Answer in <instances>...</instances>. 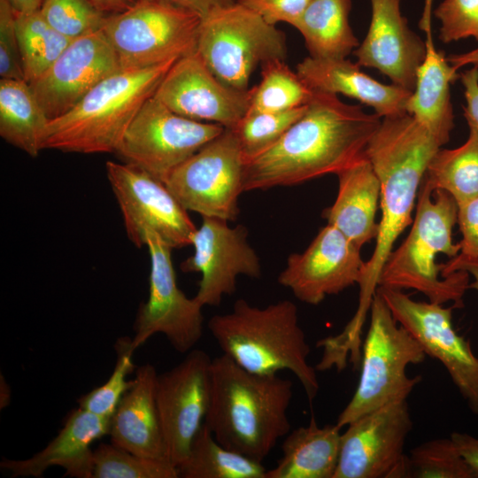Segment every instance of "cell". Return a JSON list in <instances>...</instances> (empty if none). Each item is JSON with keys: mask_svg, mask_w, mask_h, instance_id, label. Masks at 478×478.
I'll use <instances>...</instances> for the list:
<instances>
[{"mask_svg": "<svg viewBox=\"0 0 478 478\" xmlns=\"http://www.w3.org/2000/svg\"><path fill=\"white\" fill-rule=\"evenodd\" d=\"M177 467L167 459L135 454L112 443L94 450L92 478H178Z\"/></svg>", "mask_w": 478, "mask_h": 478, "instance_id": "cell-34", "label": "cell"}, {"mask_svg": "<svg viewBox=\"0 0 478 478\" xmlns=\"http://www.w3.org/2000/svg\"><path fill=\"white\" fill-rule=\"evenodd\" d=\"M447 60L456 71L467 65L478 66V48L465 53L451 54Z\"/></svg>", "mask_w": 478, "mask_h": 478, "instance_id": "cell-47", "label": "cell"}, {"mask_svg": "<svg viewBox=\"0 0 478 478\" xmlns=\"http://www.w3.org/2000/svg\"><path fill=\"white\" fill-rule=\"evenodd\" d=\"M441 21L443 42L474 37L478 41V0H444L434 12Z\"/></svg>", "mask_w": 478, "mask_h": 478, "instance_id": "cell-39", "label": "cell"}, {"mask_svg": "<svg viewBox=\"0 0 478 478\" xmlns=\"http://www.w3.org/2000/svg\"><path fill=\"white\" fill-rule=\"evenodd\" d=\"M0 75L1 79L24 80L16 12L5 0H0Z\"/></svg>", "mask_w": 478, "mask_h": 478, "instance_id": "cell-41", "label": "cell"}, {"mask_svg": "<svg viewBox=\"0 0 478 478\" xmlns=\"http://www.w3.org/2000/svg\"><path fill=\"white\" fill-rule=\"evenodd\" d=\"M212 358L191 350L170 370L158 374L156 400L166 457L176 467L204 423L211 395Z\"/></svg>", "mask_w": 478, "mask_h": 478, "instance_id": "cell-16", "label": "cell"}, {"mask_svg": "<svg viewBox=\"0 0 478 478\" xmlns=\"http://www.w3.org/2000/svg\"><path fill=\"white\" fill-rule=\"evenodd\" d=\"M293 383L249 372L221 354L212 359L204 424L224 447L262 462L290 430Z\"/></svg>", "mask_w": 478, "mask_h": 478, "instance_id": "cell-3", "label": "cell"}, {"mask_svg": "<svg viewBox=\"0 0 478 478\" xmlns=\"http://www.w3.org/2000/svg\"><path fill=\"white\" fill-rule=\"evenodd\" d=\"M97 10L104 14H115L129 9L135 0H88Z\"/></svg>", "mask_w": 478, "mask_h": 478, "instance_id": "cell-46", "label": "cell"}, {"mask_svg": "<svg viewBox=\"0 0 478 478\" xmlns=\"http://www.w3.org/2000/svg\"><path fill=\"white\" fill-rule=\"evenodd\" d=\"M416 213L410 233L386 259L378 279V287L412 289L438 305L453 302L463 306V296L469 289V273L460 270L443 277L436 256L453 258L460 251L452 242L457 223L458 204L443 189H435L426 180L420 184Z\"/></svg>", "mask_w": 478, "mask_h": 478, "instance_id": "cell-5", "label": "cell"}, {"mask_svg": "<svg viewBox=\"0 0 478 478\" xmlns=\"http://www.w3.org/2000/svg\"><path fill=\"white\" fill-rule=\"evenodd\" d=\"M16 32L27 83L40 77L73 41L50 27L39 10L16 12Z\"/></svg>", "mask_w": 478, "mask_h": 478, "instance_id": "cell-33", "label": "cell"}, {"mask_svg": "<svg viewBox=\"0 0 478 478\" xmlns=\"http://www.w3.org/2000/svg\"><path fill=\"white\" fill-rule=\"evenodd\" d=\"M196 52L220 81L245 90L258 66L285 60L287 45L282 31L235 2L202 18Z\"/></svg>", "mask_w": 478, "mask_h": 478, "instance_id": "cell-8", "label": "cell"}, {"mask_svg": "<svg viewBox=\"0 0 478 478\" xmlns=\"http://www.w3.org/2000/svg\"><path fill=\"white\" fill-rule=\"evenodd\" d=\"M207 327L222 354L243 369L259 374L289 370L310 403L317 397L316 368L308 362L310 346L292 301L280 300L259 308L238 299L230 312L213 315Z\"/></svg>", "mask_w": 478, "mask_h": 478, "instance_id": "cell-4", "label": "cell"}, {"mask_svg": "<svg viewBox=\"0 0 478 478\" xmlns=\"http://www.w3.org/2000/svg\"><path fill=\"white\" fill-rule=\"evenodd\" d=\"M175 61L140 69L120 68L107 76L72 109L50 120L42 150L114 153L135 116Z\"/></svg>", "mask_w": 478, "mask_h": 478, "instance_id": "cell-6", "label": "cell"}, {"mask_svg": "<svg viewBox=\"0 0 478 478\" xmlns=\"http://www.w3.org/2000/svg\"><path fill=\"white\" fill-rule=\"evenodd\" d=\"M427 52L416 73L415 86L405 111L442 145L454 127L450 86L459 77L444 53L435 47L432 33L426 35Z\"/></svg>", "mask_w": 478, "mask_h": 478, "instance_id": "cell-26", "label": "cell"}, {"mask_svg": "<svg viewBox=\"0 0 478 478\" xmlns=\"http://www.w3.org/2000/svg\"><path fill=\"white\" fill-rule=\"evenodd\" d=\"M437 140L412 116L403 113L382 118L365 149L380 181L382 219L376 243L365 263L359 304L354 319L364 322L378 279L394 243L412 222V212L428 166L440 149Z\"/></svg>", "mask_w": 478, "mask_h": 478, "instance_id": "cell-2", "label": "cell"}, {"mask_svg": "<svg viewBox=\"0 0 478 478\" xmlns=\"http://www.w3.org/2000/svg\"><path fill=\"white\" fill-rule=\"evenodd\" d=\"M464 87L466 106L464 116L469 127L478 130V66H473L459 75Z\"/></svg>", "mask_w": 478, "mask_h": 478, "instance_id": "cell-43", "label": "cell"}, {"mask_svg": "<svg viewBox=\"0 0 478 478\" xmlns=\"http://www.w3.org/2000/svg\"><path fill=\"white\" fill-rule=\"evenodd\" d=\"M150 258L149 297L139 307L132 344L135 350L156 334L164 335L172 347L187 353L203 335V306L178 287L172 262V248L157 235L149 234Z\"/></svg>", "mask_w": 478, "mask_h": 478, "instance_id": "cell-15", "label": "cell"}, {"mask_svg": "<svg viewBox=\"0 0 478 478\" xmlns=\"http://www.w3.org/2000/svg\"><path fill=\"white\" fill-rule=\"evenodd\" d=\"M360 250L339 229L328 224L303 252L288 257L278 282L299 301L317 305L328 296L359 283L366 263Z\"/></svg>", "mask_w": 478, "mask_h": 478, "instance_id": "cell-18", "label": "cell"}, {"mask_svg": "<svg viewBox=\"0 0 478 478\" xmlns=\"http://www.w3.org/2000/svg\"><path fill=\"white\" fill-rule=\"evenodd\" d=\"M120 69L115 50L100 30L73 40L29 85L51 120L72 109L96 84Z\"/></svg>", "mask_w": 478, "mask_h": 478, "instance_id": "cell-20", "label": "cell"}, {"mask_svg": "<svg viewBox=\"0 0 478 478\" xmlns=\"http://www.w3.org/2000/svg\"><path fill=\"white\" fill-rule=\"evenodd\" d=\"M424 179L433 190L446 191L457 204L478 197V130L469 127L467 140L456 149H439Z\"/></svg>", "mask_w": 478, "mask_h": 478, "instance_id": "cell-31", "label": "cell"}, {"mask_svg": "<svg viewBox=\"0 0 478 478\" xmlns=\"http://www.w3.org/2000/svg\"><path fill=\"white\" fill-rule=\"evenodd\" d=\"M201 20L198 13L161 0H135L108 15L102 31L120 68L140 69L195 53Z\"/></svg>", "mask_w": 478, "mask_h": 478, "instance_id": "cell-9", "label": "cell"}, {"mask_svg": "<svg viewBox=\"0 0 478 478\" xmlns=\"http://www.w3.org/2000/svg\"><path fill=\"white\" fill-rule=\"evenodd\" d=\"M407 477L476 478L451 437L414 447L408 456Z\"/></svg>", "mask_w": 478, "mask_h": 478, "instance_id": "cell-35", "label": "cell"}, {"mask_svg": "<svg viewBox=\"0 0 478 478\" xmlns=\"http://www.w3.org/2000/svg\"><path fill=\"white\" fill-rule=\"evenodd\" d=\"M224 129L182 117L152 96L135 116L114 153L124 163L165 182L176 167Z\"/></svg>", "mask_w": 478, "mask_h": 478, "instance_id": "cell-11", "label": "cell"}, {"mask_svg": "<svg viewBox=\"0 0 478 478\" xmlns=\"http://www.w3.org/2000/svg\"><path fill=\"white\" fill-rule=\"evenodd\" d=\"M351 0H310L296 27L310 57L346 58L359 45L349 22Z\"/></svg>", "mask_w": 478, "mask_h": 478, "instance_id": "cell-28", "label": "cell"}, {"mask_svg": "<svg viewBox=\"0 0 478 478\" xmlns=\"http://www.w3.org/2000/svg\"><path fill=\"white\" fill-rule=\"evenodd\" d=\"M464 270L468 272L474 277V281L469 284V288L478 291V264H465L461 266L459 271Z\"/></svg>", "mask_w": 478, "mask_h": 478, "instance_id": "cell-49", "label": "cell"}, {"mask_svg": "<svg viewBox=\"0 0 478 478\" xmlns=\"http://www.w3.org/2000/svg\"><path fill=\"white\" fill-rule=\"evenodd\" d=\"M395 320L422 350L440 361L474 413L478 414V358L452 324L454 305L412 299L403 290L377 287Z\"/></svg>", "mask_w": 478, "mask_h": 478, "instance_id": "cell-13", "label": "cell"}, {"mask_svg": "<svg viewBox=\"0 0 478 478\" xmlns=\"http://www.w3.org/2000/svg\"><path fill=\"white\" fill-rule=\"evenodd\" d=\"M177 469L181 478H266L267 470L262 462L221 445L204 423Z\"/></svg>", "mask_w": 478, "mask_h": 478, "instance_id": "cell-30", "label": "cell"}, {"mask_svg": "<svg viewBox=\"0 0 478 478\" xmlns=\"http://www.w3.org/2000/svg\"><path fill=\"white\" fill-rule=\"evenodd\" d=\"M237 3L253 11L267 23H289L295 27L310 0H236Z\"/></svg>", "mask_w": 478, "mask_h": 478, "instance_id": "cell-42", "label": "cell"}, {"mask_svg": "<svg viewBox=\"0 0 478 478\" xmlns=\"http://www.w3.org/2000/svg\"><path fill=\"white\" fill-rule=\"evenodd\" d=\"M110 419L78 407L69 412L58 435L40 451L26 459H3L0 467L12 477H42L52 466L66 476L92 478L93 443L108 435Z\"/></svg>", "mask_w": 478, "mask_h": 478, "instance_id": "cell-22", "label": "cell"}, {"mask_svg": "<svg viewBox=\"0 0 478 478\" xmlns=\"http://www.w3.org/2000/svg\"><path fill=\"white\" fill-rule=\"evenodd\" d=\"M17 13H28L38 11L43 0H5Z\"/></svg>", "mask_w": 478, "mask_h": 478, "instance_id": "cell-48", "label": "cell"}, {"mask_svg": "<svg viewBox=\"0 0 478 478\" xmlns=\"http://www.w3.org/2000/svg\"><path fill=\"white\" fill-rule=\"evenodd\" d=\"M157 378L150 364L136 368L133 385L110 419L108 435L112 443L135 454L169 460L156 400Z\"/></svg>", "mask_w": 478, "mask_h": 478, "instance_id": "cell-23", "label": "cell"}, {"mask_svg": "<svg viewBox=\"0 0 478 478\" xmlns=\"http://www.w3.org/2000/svg\"><path fill=\"white\" fill-rule=\"evenodd\" d=\"M114 348L116 362L108 380L77 400L79 407L106 418L112 416L120 401L134 382V380H127V375L135 369L133 356L135 350L132 338H119Z\"/></svg>", "mask_w": 478, "mask_h": 478, "instance_id": "cell-37", "label": "cell"}, {"mask_svg": "<svg viewBox=\"0 0 478 478\" xmlns=\"http://www.w3.org/2000/svg\"><path fill=\"white\" fill-rule=\"evenodd\" d=\"M371 6L368 31L353 51L356 63L377 69L393 84L412 91L426 56V42L408 27L400 0H371Z\"/></svg>", "mask_w": 478, "mask_h": 478, "instance_id": "cell-21", "label": "cell"}, {"mask_svg": "<svg viewBox=\"0 0 478 478\" xmlns=\"http://www.w3.org/2000/svg\"><path fill=\"white\" fill-rule=\"evenodd\" d=\"M450 437L478 478V437L460 432H452Z\"/></svg>", "mask_w": 478, "mask_h": 478, "instance_id": "cell-44", "label": "cell"}, {"mask_svg": "<svg viewBox=\"0 0 478 478\" xmlns=\"http://www.w3.org/2000/svg\"><path fill=\"white\" fill-rule=\"evenodd\" d=\"M382 118L315 91L305 112L272 146L245 160L243 191L336 174L364 153Z\"/></svg>", "mask_w": 478, "mask_h": 478, "instance_id": "cell-1", "label": "cell"}, {"mask_svg": "<svg viewBox=\"0 0 478 478\" xmlns=\"http://www.w3.org/2000/svg\"><path fill=\"white\" fill-rule=\"evenodd\" d=\"M306 105L283 112H248L233 128L244 159L247 160L275 143L304 114Z\"/></svg>", "mask_w": 478, "mask_h": 478, "instance_id": "cell-36", "label": "cell"}, {"mask_svg": "<svg viewBox=\"0 0 478 478\" xmlns=\"http://www.w3.org/2000/svg\"><path fill=\"white\" fill-rule=\"evenodd\" d=\"M457 222L462 234L458 255L441 264L443 277L458 272L465 264H478V197L458 203Z\"/></svg>", "mask_w": 478, "mask_h": 478, "instance_id": "cell-40", "label": "cell"}, {"mask_svg": "<svg viewBox=\"0 0 478 478\" xmlns=\"http://www.w3.org/2000/svg\"><path fill=\"white\" fill-rule=\"evenodd\" d=\"M172 5L198 13L202 18L212 10L232 4L236 0H161Z\"/></svg>", "mask_w": 478, "mask_h": 478, "instance_id": "cell-45", "label": "cell"}, {"mask_svg": "<svg viewBox=\"0 0 478 478\" xmlns=\"http://www.w3.org/2000/svg\"><path fill=\"white\" fill-rule=\"evenodd\" d=\"M105 169L126 233L136 247L146 246L149 234L172 249L191 245L197 227L163 181L124 162L108 161Z\"/></svg>", "mask_w": 478, "mask_h": 478, "instance_id": "cell-12", "label": "cell"}, {"mask_svg": "<svg viewBox=\"0 0 478 478\" xmlns=\"http://www.w3.org/2000/svg\"><path fill=\"white\" fill-rule=\"evenodd\" d=\"M369 310L360 377L351 399L337 418L336 424L341 428L385 405L406 400L421 381L420 375L408 376L406 367L423 362L427 355L395 320L377 290Z\"/></svg>", "mask_w": 478, "mask_h": 478, "instance_id": "cell-7", "label": "cell"}, {"mask_svg": "<svg viewBox=\"0 0 478 478\" xmlns=\"http://www.w3.org/2000/svg\"><path fill=\"white\" fill-rule=\"evenodd\" d=\"M365 151V150H364ZM338 192L322 217L358 247L376 239L380 181L365 152L336 173Z\"/></svg>", "mask_w": 478, "mask_h": 478, "instance_id": "cell-25", "label": "cell"}, {"mask_svg": "<svg viewBox=\"0 0 478 478\" xmlns=\"http://www.w3.org/2000/svg\"><path fill=\"white\" fill-rule=\"evenodd\" d=\"M153 96L172 112L189 120L233 128L247 113L251 89L220 81L195 52L177 59Z\"/></svg>", "mask_w": 478, "mask_h": 478, "instance_id": "cell-19", "label": "cell"}, {"mask_svg": "<svg viewBox=\"0 0 478 478\" xmlns=\"http://www.w3.org/2000/svg\"><path fill=\"white\" fill-rule=\"evenodd\" d=\"M346 427L333 478L407 477L404 449L412 420L406 400L379 407Z\"/></svg>", "mask_w": 478, "mask_h": 478, "instance_id": "cell-14", "label": "cell"}, {"mask_svg": "<svg viewBox=\"0 0 478 478\" xmlns=\"http://www.w3.org/2000/svg\"><path fill=\"white\" fill-rule=\"evenodd\" d=\"M244 163L235 134L225 128L176 167L164 183L187 211L235 221L243 192Z\"/></svg>", "mask_w": 478, "mask_h": 478, "instance_id": "cell-10", "label": "cell"}, {"mask_svg": "<svg viewBox=\"0 0 478 478\" xmlns=\"http://www.w3.org/2000/svg\"><path fill=\"white\" fill-rule=\"evenodd\" d=\"M296 71L312 90L354 98L371 106L381 118L407 113L405 106L411 90L393 83H381L346 58L309 56L297 66Z\"/></svg>", "mask_w": 478, "mask_h": 478, "instance_id": "cell-24", "label": "cell"}, {"mask_svg": "<svg viewBox=\"0 0 478 478\" xmlns=\"http://www.w3.org/2000/svg\"><path fill=\"white\" fill-rule=\"evenodd\" d=\"M261 80L251 89L248 112H283L309 104L312 90L289 68L284 59H273L261 65Z\"/></svg>", "mask_w": 478, "mask_h": 478, "instance_id": "cell-32", "label": "cell"}, {"mask_svg": "<svg viewBox=\"0 0 478 478\" xmlns=\"http://www.w3.org/2000/svg\"><path fill=\"white\" fill-rule=\"evenodd\" d=\"M50 122L29 83L25 80L0 81V135L32 158L42 150Z\"/></svg>", "mask_w": 478, "mask_h": 478, "instance_id": "cell-29", "label": "cell"}, {"mask_svg": "<svg viewBox=\"0 0 478 478\" xmlns=\"http://www.w3.org/2000/svg\"><path fill=\"white\" fill-rule=\"evenodd\" d=\"M202 218L192 236L194 253L181 264V269L184 273H201L198 290L193 297L203 307L217 306L223 296L235 291L239 275L259 279L262 267L243 225L231 227L227 220Z\"/></svg>", "mask_w": 478, "mask_h": 478, "instance_id": "cell-17", "label": "cell"}, {"mask_svg": "<svg viewBox=\"0 0 478 478\" xmlns=\"http://www.w3.org/2000/svg\"><path fill=\"white\" fill-rule=\"evenodd\" d=\"M39 12L50 27L71 40L102 30L108 16L88 0H43Z\"/></svg>", "mask_w": 478, "mask_h": 478, "instance_id": "cell-38", "label": "cell"}, {"mask_svg": "<svg viewBox=\"0 0 478 478\" xmlns=\"http://www.w3.org/2000/svg\"><path fill=\"white\" fill-rule=\"evenodd\" d=\"M341 427H320L314 417L309 424L289 432L281 445L282 455L266 478H333L338 464Z\"/></svg>", "mask_w": 478, "mask_h": 478, "instance_id": "cell-27", "label": "cell"}]
</instances>
